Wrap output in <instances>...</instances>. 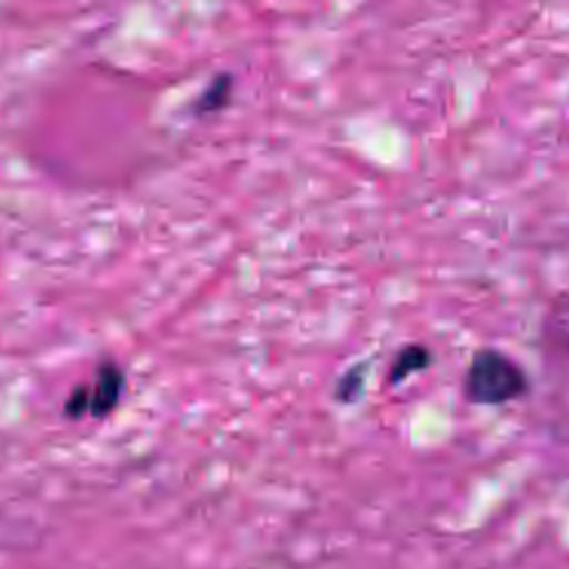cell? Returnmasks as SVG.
Wrapping results in <instances>:
<instances>
[{
    "label": "cell",
    "mask_w": 569,
    "mask_h": 569,
    "mask_svg": "<svg viewBox=\"0 0 569 569\" xmlns=\"http://www.w3.org/2000/svg\"><path fill=\"white\" fill-rule=\"evenodd\" d=\"M460 389L469 405L500 407L529 391V376L522 365L502 349L480 347L465 367Z\"/></svg>",
    "instance_id": "obj_1"
},
{
    "label": "cell",
    "mask_w": 569,
    "mask_h": 569,
    "mask_svg": "<svg viewBox=\"0 0 569 569\" xmlns=\"http://www.w3.org/2000/svg\"><path fill=\"white\" fill-rule=\"evenodd\" d=\"M431 365H433V353H431V349L427 345H422V342H405L396 351V356H393V360H391V365L387 369V385L389 387H398L409 376L420 373V371L429 369Z\"/></svg>",
    "instance_id": "obj_3"
},
{
    "label": "cell",
    "mask_w": 569,
    "mask_h": 569,
    "mask_svg": "<svg viewBox=\"0 0 569 569\" xmlns=\"http://www.w3.org/2000/svg\"><path fill=\"white\" fill-rule=\"evenodd\" d=\"M365 380H367V365L356 362L347 371L340 373V378L333 385V400L340 405H353L365 393Z\"/></svg>",
    "instance_id": "obj_4"
},
{
    "label": "cell",
    "mask_w": 569,
    "mask_h": 569,
    "mask_svg": "<svg viewBox=\"0 0 569 569\" xmlns=\"http://www.w3.org/2000/svg\"><path fill=\"white\" fill-rule=\"evenodd\" d=\"M231 89H233V78L229 73H218L200 93V98L196 100V111L198 113H211L222 109L229 98H231Z\"/></svg>",
    "instance_id": "obj_5"
},
{
    "label": "cell",
    "mask_w": 569,
    "mask_h": 569,
    "mask_svg": "<svg viewBox=\"0 0 569 569\" xmlns=\"http://www.w3.org/2000/svg\"><path fill=\"white\" fill-rule=\"evenodd\" d=\"M122 385H124V376L120 367L113 362H102L91 385H82L71 391V396L64 402V409L73 418L84 413L104 416L118 405Z\"/></svg>",
    "instance_id": "obj_2"
}]
</instances>
